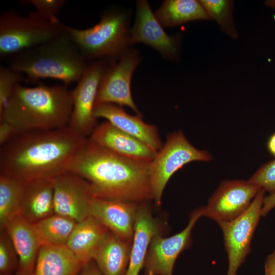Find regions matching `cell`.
<instances>
[{"label":"cell","instance_id":"1","mask_svg":"<svg viewBox=\"0 0 275 275\" xmlns=\"http://www.w3.org/2000/svg\"><path fill=\"white\" fill-rule=\"evenodd\" d=\"M88 138L68 126L20 131L1 146V174L24 182L68 172Z\"/></svg>","mask_w":275,"mask_h":275},{"label":"cell","instance_id":"2","mask_svg":"<svg viewBox=\"0 0 275 275\" xmlns=\"http://www.w3.org/2000/svg\"><path fill=\"white\" fill-rule=\"evenodd\" d=\"M150 163L120 156L88 138L69 172L89 183L92 196L136 202L153 199Z\"/></svg>","mask_w":275,"mask_h":275},{"label":"cell","instance_id":"3","mask_svg":"<svg viewBox=\"0 0 275 275\" xmlns=\"http://www.w3.org/2000/svg\"><path fill=\"white\" fill-rule=\"evenodd\" d=\"M72 106L71 90L66 85L18 84L0 114V122L11 124L19 132L61 128L68 125Z\"/></svg>","mask_w":275,"mask_h":275},{"label":"cell","instance_id":"4","mask_svg":"<svg viewBox=\"0 0 275 275\" xmlns=\"http://www.w3.org/2000/svg\"><path fill=\"white\" fill-rule=\"evenodd\" d=\"M10 59L9 67L25 75L27 82L52 78L67 86L77 82L88 65L65 30L53 39Z\"/></svg>","mask_w":275,"mask_h":275},{"label":"cell","instance_id":"5","mask_svg":"<svg viewBox=\"0 0 275 275\" xmlns=\"http://www.w3.org/2000/svg\"><path fill=\"white\" fill-rule=\"evenodd\" d=\"M65 30L86 61H115L130 45L128 18L124 12L115 9L104 12L100 21L90 28L81 30L65 25Z\"/></svg>","mask_w":275,"mask_h":275},{"label":"cell","instance_id":"6","mask_svg":"<svg viewBox=\"0 0 275 275\" xmlns=\"http://www.w3.org/2000/svg\"><path fill=\"white\" fill-rule=\"evenodd\" d=\"M59 20L47 19L37 12L27 15L9 10L0 17V57L10 58L24 50L44 43L65 31Z\"/></svg>","mask_w":275,"mask_h":275},{"label":"cell","instance_id":"7","mask_svg":"<svg viewBox=\"0 0 275 275\" xmlns=\"http://www.w3.org/2000/svg\"><path fill=\"white\" fill-rule=\"evenodd\" d=\"M211 159L208 152L195 147L181 131L170 134L150 163V184L156 204L160 205L167 183L177 171L189 162Z\"/></svg>","mask_w":275,"mask_h":275},{"label":"cell","instance_id":"8","mask_svg":"<svg viewBox=\"0 0 275 275\" xmlns=\"http://www.w3.org/2000/svg\"><path fill=\"white\" fill-rule=\"evenodd\" d=\"M265 192L261 189L246 211L237 218L218 223L223 232L228 259L227 275H236L251 252L252 238L262 216Z\"/></svg>","mask_w":275,"mask_h":275},{"label":"cell","instance_id":"9","mask_svg":"<svg viewBox=\"0 0 275 275\" xmlns=\"http://www.w3.org/2000/svg\"><path fill=\"white\" fill-rule=\"evenodd\" d=\"M98 60L88 64L75 88L71 90L72 110L68 126L79 134L88 138L95 128L94 115L97 95L102 77L111 62Z\"/></svg>","mask_w":275,"mask_h":275},{"label":"cell","instance_id":"10","mask_svg":"<svg viewBox=\"0 0 275 275\" xmlns=\"http://www.w3.org/2000/svg\"><path fill=\"white\" fill-rule=\"evenodd\" d=\"M140 61L136 50L128 49L117 62L111 61L100 82L96 103L126 106L141 117L132 97L130 87L132 74Z\"/></svg>","mask_w":275,"mask_h":275},{"label":"cell","instance_id":"11","mask_svg":"<svg viewBox=\"0 0 275 275\" xmlns=\"http://www.w3.org/2000/svg\"><path fill=\"white\" fill-rule=\"evenodd\" d=\"M203 216V208L196 209L190 214L187 226L181 232L163 238L159 233L152 239L146 258L145 275H173L179 255L190 245L193 227Z\"/></svg>","mask_w":275,"mask_h":275},{"label":"cell","instance_id":"12","mask_svg":"<svg viewBox=\"0 0 275 275\" xmlns=\"http://www.w3.org/2000/svg\"><path fill=\"white\" fill-rule=\"evenodd\" d=\"M261 189L248 180H225L203 207V216L217 223L234 219L249 208Z\"/></svg>","mask_w":275,"mask_h":275},{"label":"cell","instance_id":"13","mask_svg":"<svg viewBox=\"0 0 275 275\" xmlns=\"http://www.w3.org/2000/svg\"><path fill=\"white\" fill-rule=\"evenodd\" d=\"M181 41V34L170 36L164 32L147 1H138L135 22L130 31V45L143 43L155 48L164 58L176 60L180 56Z\"/></svg>","mask_w":275,"mask_h":275},{"label":"cell","instance_id":"14","mask_svg":"<svg viewBox=\"0 0 275 275\" xmlns=\"http://www.w3.org/2000/svg\"><path fill=\"white\" fill-rule=\"evenodd\" d=\"M54 213L79 222L90 214L92 196L89 183L79 176L68 172L53 179Z\"/></svg>","mask_w":275,"mask_h":275},{"label":"cell","instance_id":"15","mask_svg":"<svg viewBox=\"0 0 275 275\" xmlns=\"http://www.w3.org/2000/svg\"><path fill=\"white\" fill-rule=\"evenodd\" d=\"M139 206L135 202L109 200L92 196L90 214L111 232L130 241L133 238Z\"/></svg>","mask_w":275,"mask_h":275},{"label":"cell","instance_id":"16","mask_svg":"<svg viewBox=\"0 0 275 275\" xmlns=\"http://www.w3.org/2000/svg\"><path fill=\"white\" fill-rule=\"evenodd\" d=\"M88 139L116 154L136 160L151 162L157 152L106 121L97 124Z\"/></svg>","mask_w":275,"mask_h":275},{"label":"cell","instance_id":"17","mask_svg":"<svg viewBox=\"0 0 275 275\" xmlns=\"http://www.w3.org/2000/svg\"><path fill=\"white\" fill-rule=\"evenodd\" d=\"M94 115L97 119H105L119 129L141 141L156 151L162 146L156 126L145 122L140 116L128 114L120 105L96 103Z\"/></svg>","mask_w":275,"mask_h":275},{"label":"cell","instance_id":"18","mask_svg":"<svg viewBox=\"0 0 275 275\" xmlns=\"http://www.w3.org/2000/svg\"><path fill=\"white\" fill-rule=\"evenodd\" d=\"M4 230L9 236L17 255V275H32L42 246L33 224L18 214Z\"/></svg>","mask_w":275,"mask_h":275},{"label":"cell","instance_id":"19","mask_svg":"<svg viewBox=\"0 0 275 275\" xmlns=\"http://www.w3.org/2000/svg\"><path fill=\"white\" fill-rule=\"evenodd\" d=\"M54 213L52 179L25 182L19 215L34 224Z\"/></svg>","mask_w":275,"mask_h":275},{"label":"cell","instance_id":"20","mask_svg":"<svg viewBox=\"0 0 275 275\" xmlns=\"http://www.w3.org/2000/svg\"><path fill=\"white\" fill-rule=\"evenodd\" d=\"M157 233H159V226L150 208L146 204L139 206L135 218L128 266L125 275H139L144 266L151 241Z\"/></svg>","mask_w":275,"mask_h":275},{"label":"cell","instance_id":"21","mask_svg":"<svg viewBox=\"0 0 275 275\" xmlns=\"http://www.w3.org/2000/svg\"><path fill=\"white\" fill-rule=\"evenodd\" d=\"M108 232L107 228L90 215L76 223L66 245L84 265L93 260Z\"/></svg>","mask_w":275,"mask_h":275},{"label":"cell","instance_id":"22","mask_svg":"<svg viewBox=\"0 0 275 275\" xmlns=\"http://www.w3.org/2000/svg\"><path fill=\"white\" fill-rule=\"evenodd\" d=\"M83 266L66 245H43L32 275H77Z\"/></svg>","mask_w":275,"mask_h":275},{"label":"cell","instance_id":"23","mask_svg":"<svg viewBox=\"0 0 275 275\" xmlns=\"http://www.w3.org/2000/svg\"><path fill=\"white\" fill-rule=\"evenodd\" d=\"M131 244L108 232L93 260L102 275H125L129 264Z\"/></svg>","mask_w":275,"mask_h":275},{"label":"cell","instance_id":"24","mask_svg":"<svg viewBox=\"0 0 275 275\" xmlns=\"http://www.w3.org/2000/svg\"><path fill=\"white\" fill-rule=\"evenodd\" d=\"M154 14L162 26L166 27L210 19L200 1L196 0L165 1Z\"/></svg>","mask_w":275,"mask_h":275},{"label":"cell","instance_id":"25","mask_svg":"<svg viewBox=\"0 0 275 275\" xmlns=\"http://www.w3.org/2000/svg\"><path fill=\"white\" fill-rule=\"evenodd\" d=\"M76 222L54 213L33 224L42 245H66Z\"/></svg>","mask_w":275,"mask_h":275},{"label":"cell","instance_id":"26","mask_svg":"<svg viewBox=\"0 0 275 275\" xmlns=\"http://www.w3.org/2000/svg\"><path fill=\"white\" fill-rule=\"evenodd\" d=\"M24 183L17 179L1 174V231L4 230L8 224L19 214Z\"/></svg>","mask_w":275,"mask_h":275},{"label":"cell","instance_id":"27","mask_svg":"<svg viewBox=\"0 0 275 275\" xmlns=\"http://www.w3.org/2000/svg\"><path fill=\"white\" fill-rule=\"evenodd\" d=\"M207 15L216 21L221 29L230 37L236 39L238 32L235 26L233 11L234 2L231 0L199 1Z\"/></svg>","mask_w":275,"mask_h":275},{"label":"cell","instance_id":"28","mask_svg":"<svg viewBox=\"0 0 275 275\" xmlns=\"http://www.w3.org/2000/svg\"><path fill=\"white\" fill-rule=\"evenodd\" d=\"M25 79L21 73L10 67H0V114L5 108L11 98L15 87Z\"/></svg>","mask_w":275,"mask_h":275},{"label":"cell","instance_id":"29","mask_svg":"<svg viewBox=\"0 0 275 275\" xmlns=\"http://www.w3.org/2000/svg\"><path fill=\"white\" fill-rule=\"evenodd\" d=\"M17 254L6 230L1 231L0 272L1 275H9L17 267Z\"/></svg>","mask_w":275,"mask_h":275},{"label":"cell","instance_id":"30","mask_svg":"<svg viewBox=\"0 0 275 275\" xmlns=\"http://www.w3.org/2000/svg\"><path fill=\"white\" fill-rule=\"evenodd\" d=\"M248 181L270 195L275 193V159L260 167Z\"/></svg>","mask_w":275,"mask_h":275},{"label":"cell","instance_id":"31","mask_svg":"<svg viewBox=\"0 0 275 275\" xmlns=\"http://www.w3.org/2000/svg\"><path fill=\"white\" fill-rule=\"evenodd\" d=\"M22 2L31 5L35 8L36 12L50 20L58 19L57 15L65 3L64 0H27Z\"/></svg>","mask_w":275,"mask_h":275},{"label":"cell","instance_id":"32","mask_svg":"<svg viewBox=\"0 0 275 275\" xmlns=\"http://www.w3.org/2000/svg\"><path fill=\"white\" fill-rule=\"evenodd\" d=\"M19 131L11 124L6 122H0V145H3Z\"/></svg>","mask_w":275,"mask_h":275},{"label":"cell","instance_id":"33","mask_svg":"<svg viewBox=\"0 0 275 275\" xmlns=\"http://www.w3.org/2000/svg\"><path fill=\"white\" fill-rule=\"evenodd\" d=\"M274 207L275 193L264 197L261 211L262 216H266Z\"/></svg>","mask_w":275,"mask_h":275},{"label":"cell","instance_id":"34","mask_svg":"<svg viewBox=\"0 0 275 275\" xmlns=\"http://www.w3.org/2000/svg\"><path fill=\"white\" fill-rule=\"evenodd\" d=\"M265 275H275V250L269 254L264 264Z\"/></svg>","mask_w":275,"mask_h":275},{"label":"cell","instance_id":"35","mask_svg":"<svg viewBox=\"0 0 275 275\" xmlns=\"http://www.w3.org/2000/svg\"><path fill=\"white\" fill-rule=\"evenodd\" d=\"M77 275H102L96 265L91 262L84 265Z\"/></svg>","mask_w":275,"mask_h":275},{"label":"cell","instance_id":"36","mask_svg":"<svg viewBox=\"0 0 275 275\" xmlns=\"http://www.w3.org/2000/svg\"><path fill=\"white\" fill-rule=\"evenodd\" d=\"M267 149L269 152L275 157V133L272 134L268 140Z\"/></svg>","mask_w":275,"mask_h":275},{"label":"cell","instance_id":"37","mask_svg":"<svg viewBox=\"0 0 275 275\" xmlns=\"http://www.w3.org/2000/svg\"><path fill=\"white\" fill-rule=\"evenodd\" d=\"M266 6L275 9V0H267L265 1Z\"/></svg>","mask_w":275,"mask_h":275}]
</instances>
